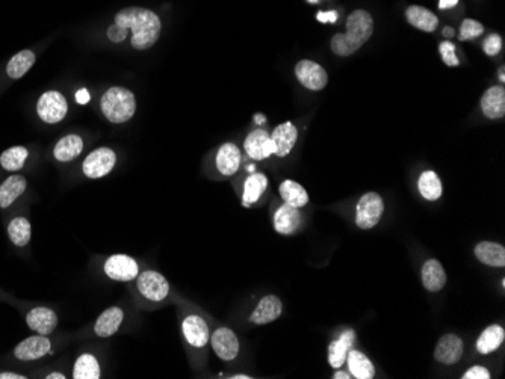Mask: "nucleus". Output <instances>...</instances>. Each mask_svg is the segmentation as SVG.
I'll return each mask as SVG.
<instances>
[{
	"mask_svg": "<svg viewBox=\"0 0 505 379\" xmlns=\"http://www.w3.org/2000/svg\"><path fill=\"white\" fill-rule=\"evenodd\" d=\"M115 24L134 32L130 43L136 50H147L161 37L162 24L159 15L145 8H124L115 15Z\"/></svg>",
	"mask_w": 505,
	"mask_h": 379,
	"instance_id": "nucleus-1",
	"label": "nucleus"
},
{
	"mask_svg": "<svg viewBox=\"0 0 505 379\" xmlns=\"http://www.w3.org/2000/svg\"><path fill=\"white\" fill-rule=\"evenodd\" d=\"M374 34V20L368 11L355 10L346 19L345 34H336L331 38L330 47L335 55L346 57L359 50L363 44H366Z\"/></svg>",
	"mask_w": 505,
	"mask_h": 379,
	"instance_id": "nucleus-2",
	"label": "nucleus"
},
{
	"mask_svg": "<svg viewBox=\"0 0 505 379\" xmlns=\"http://www.w3.org/2000/svg\"><path fill=\"white\" fill-rule=\"evenodd\" d=\"M100 108L105 118L114 124H123L136 112L135 94L123 86H112L102 95Z\"/></svg>",
	"mask_w": 505,
	"mask_h": 379,
	"instance_id": "nucleus-3",
	"label": "nucleus"
},
{
	"mask_svg": "<svg viewBox=\"0 0 505 379\" xmlns=\"http://www.w3.org/2000/svg\"><path fill=\"white\" fill-rule=\"evenodd\" d=\"M384 213V201L377 192H368L355 205V224L362 230L374 228Z\"/></svg>",
	"mask_w": 505,
	"mask_h": 379,
	"instance_id": "nucleus-4",
	"label": "nucleus"
},
{
	"mask_svg": "<svg viewBox=\"0 0 505 379\" xmlns=\"http://www.w3.org/2000/svg\"><path fill=\"white\" fill-rule=\"evenodd\" d=\"M136 289L143 298L150 302H162L170 295V284L167 278L157 270H144L138 274Z\"/></svg>",
	"mask_w": 505,
	"mask_h": 379,
	"instance_id": "nucleus-5",
	"label": "nucleus"
},
{
	"mask_svg": "<svg viewBox=\"0 0 505 379\" xmlns=\"http://www.w3.org/2000/svg\"><path fill=\"white\" fill-rule=\"evenodd\" d=\"M69 112V103L61 93L57 91H47L39 97L37 103V113L46 124H56L61 122Z\"/></svg>",
	"mask_w": 505,
	"mask_h": 379,
	"instance_id": "nucleus-6",
	"label": "nucleus"
},
{
	"mask_svg": "<svg viewBox=\"0 0 505 379\" xmlns=\"http://www.w3.org/2000/svg\"><path fill=\"white\" fill-rule=\"evenodd\" d=\"M117 163V154L109 147H100L97 150L91 151L87 159L82 163V169L88 178H102L109 174Z\"/></svg>",
	"mask_w": 505,
	"mask_h": 379,
	"instance_id": "nucleus-7",
	"label": "nucleus"
},
{
	"mask_svg": "<svg viewBox=\"0 0 505 379\" xmlns=\"http://www.w3.org/2000/svg\"><path fill=\"white\" fill-rule=\"evenodd\" d=\"M103 270L106 277L114 281L129 283L136 279L139 274V266L134 257L126 254H114L105 261Z\"/></svg>",
	"mask_w": 505,
	"mask_h": 379,
	"instance_id": "nucleus-8",
	"label": "nucleus"
},
{
	"mask_svg": "<svg viewBox=\"0 0 505 379\" xmlns=\"http://www.w3.org/2000/svg\"><path fill=\"white\" fill-rule=\"evenodd\" d=\"M209 343L212 344V349L220 360L222 361H233L241 351V344H239L238 335L233 329L227 326H220L211 334Z\"/></svg>",
	"mask_w": 505,
	"mask_h": 379,
	"instance_id": "nucleus-9",
	"label": "nucleus"
},
{
	"mask_svg": "<svg viewBox=\"0 0 505 379\" xmlns=\"http://www.w3.org/2000/svg\"><path fill=\"white\" fill-rule=\"evenodd\" d=\"M295 76L298 82L310 91H321L328 84V74L318 62L303 59L295 65Z\"/></svg>",
	"mask_w": 505,
	"mask_h": 379,
	"instance_id": "nucleus-10",
	"label": "nucleus"
},
{
	"mask_svg": "<svg viewBox=\"0 0 505 379\" xmlns=\"http://www.w3.org/2000/svg\"><path fill=\"white\" fill-rule=\"evenodd\" d=\"M181 333L189 346L195 349H203L211 340L209 325L198 315H189L181 322Z\"/></svg>",
	"mask_w": 505,
	"mask_h": 379,
	"instance_id": "nucleus-11",
	"label": "nucleus"
},
{
	"mask_svg": "<svg viewBox=\"0 0 505 379\" xmlns=\"http://www.w3.org/2000/svg\"><path fill=\"white\" fill-rule=\"evenodd\" d=\"M52 351V343L47 335H32L20 342L14 349V357L20 361H35L46 357Z\"/></svg>",
	"mask_w": 505,
	"mask_h": 379,
	"instance_id": "nucleus-12",
	"label": "nucleus"
},
{
	"mask_svg": "<svg viewBox=\"0 0 505 379\" xmlns=\"http://www.w3.org/2000/svg\"><path fill=\"white\" fill-rule=\"evenodd\" d=\"M463 351H465V344L459 335L455 334H445L438 339L436 348H434V358L441 362V364L452 366L463 357Z\"/></svg>",
	"mask_w": 505,
	"mask_h": 379,
	"instance_id": "nucleus-13",
	"label": "nucleus"
},
{
	"mask_svg": "<svg viewBox=\"0 0 505 379\" xmlns=\"http://www.w3.org/2000/svg\"><path fill=\"white\" fill-rule=\"evenodd\" d=\"M244 150L248 154V158L253 160L268 159L269 156L274 154L271 135L262 129L251 131V133L245 138Z\"/></svg>",
	"mask_w": 505,
	"mask_h": 379,
	"instance_id": "nucleus-14",
	"label": "nucleus"
},
{
	"mask_svg": "<svg viewBox=\"0 0 505 379\" xmlns=\"http://www.w3.org/2000/svg\"><path fill=\"white\" fill-rule=\"evenodd\" d=\"M283 313V302L276 295H267L253 310L250 322L254 325H268L277 320Z\"/></svg>",
	"mask_w": 505,
	"mask_h": 379,
	"instance_id": "nucleus-15",
	"label": "nucleus"
},
{
	"mask_svg": "<svg viewBox=\"0 0 505 379\" xmlns=\"http://www.w3.org/2000/svg\"><path fill=\"white\" fill-rule=\"evenodd\" d=\"M241 160L242 156L239 147L233 142H226L218 148L217 158H215V165H217L220 174L230 177L236 174L239 167H241Z\"/></svg>",
	"mask_w": 505,
	"mask_h": 379,
	"instance_id": "nucleus-16",
	"label": "nucleus"
},
{
	"mask_svg": "<svg viewBox=\"0 0 505 379\" xmlns=\"http://www.w3.org/2000/svg\"><path fill=\"white\" fill-rule=\"evenodd\" d=\"M271 139L272 147H274V156L286 158L296 144L298 130L291 121H286L274 129V131L271 133Z\"/></svg>",
	"mask_w": 505,
	"mask_h": 379,
	"instance_id": "nucleus-17",
	"label": "nucleus"
},
{
	"mask_svg": "<svg viewBox=\"0 0 505 379\" xmlns=\"http://www.w3.org/2000/svg\"><path fill=\"white\" fill-rule=\"evenodd\" d=\"M124 322V311L123 308L114 306L106 308L100 316L97 317L94 324V334L100 339H109L118 331Z\"/></svg>",
	"mask_w": 505,
	"mask_h": 379,
	"instance_id": "nucleus-18",
	"label": "nucleus"
},
{
	"mask_svg": "<svg viewBox=\"0 0 505 379\" xmlns=\"http://www.w3.org/2000/svg\"><path fill=\"white\" fill-rule=\"evenodd\" d=\"M28 326L41 335H48L55 331L57 326L56 313L47 307L32 308L26 316Z\"/></svg>",
	"mask_w": 505,
	"mask_h": 379,
	"instance_id": "nucleus-19",
	"label": "nucleus"
},
{
	"mask_svg": "<svg viewBox=\"0 0 505 379\" xmlns=\"http://www.w3.org/2000/svg\"><path fill=\"white\" fill-rule=\"evenodd\" d=\"M301 225V212L294 205L283 204L277 209L274 215L276 232L285 236L294 234Z\"/></svg>",
	"mask_w": 505,
	"mask_h": 379,
	"instance_id": "nucleus-20",
	"label": "nucleus"
},
{
	"mask_svg": "<svg viewBox=\"0 0 505 379\" xmlns=\"http://www.w3.org/2000/svg\"><path fill=\"white\" fill-rule=\"evenodd\" d=\"M481 112L488 120H501L505 115V89L502 86L488 88L481 97Z\"/></svg>",
	"mask_w": 505,
	"mask_h": 379,
	"instance_id": "nucleus-21",
	"label": "nucleus"
},
{
	"mask_svg": "<svg viewBox=\"0 0 505 379\" xmlns=\"http://www.w3.org/2000/svg\"><path fill=\"white\" fill-rule=\"evenodd\" d=\"M422 286L425 287L428 292H441L446 284V272L442 266V263L436 259H429L424 263L420 270Z\"/></svg>",
	"mask_w": 505,
	"mask_h": 379,
	"instance_id": "nucleus-22",
	"label": "nucleus"
},
{
	"mask_svg": "<svg viewBox=\"0 0 505 379\" xmlns=\"http://www.w3.org/2000/svg\"><path fill=\"white\" fill-rule=\"evenodd\" d=\"M355 334L353 329H346L341 334L339 339H336L335 342H331L328 346V364L333 369H341L345 361H346V355H348V351L351 349V346L354 343Z\"/></svg>",
	"mask_w": 505,
	"mask_h": 379,
	"instance_id": "nucleus-23",
	"label": "nucleus"
},
{
	"mask_svg": "<svg viewBox=\"0 0 505 379\" xmlns=\"http://www.w3.org/2000/svg\"><path fill=\"white\" fill-rule=\"evenodd\" d=\"M28 187V180L20 174H12L0 185V207L8 209L17 201Z\"/></svg>",
	"mask_w": 505,
	"mask_h": 379,
	"instance_id": "nucleus-24",
	"label": "nucleus"
},
{
	"mask_svg": "<svg viewBox=\"0 0 505 379\" xmlns=\"http://www.w3.org/2000/svg\"><path fill=\"white\" fill-rule=\"evenodd\" d=\"M475 257L486 266L504 268L505 248L496 242H479L475 246Z\"/></svg>",
	"mask_w": 505,
	"mask_h": 379,
	"instance_id": "nucleus-25",
	"label": "nucleus"
},
{
	"mask_svg": "<svg viewBox=\"0 0 505 379\" xmlns=\"http://www.w3.org/2000/svg\"><path fill=\"white\" fill-rule=\"evenodd\" d=\"M405 17L413 28L424 32H434L438 26V19L434 12L424 6L411 5L405 11Z\"/></svg>",
	"mask_w": 505,
	"mask_h": 379,
	"instance_id": "nucleus-26",
	"label": "nucleus"
},
{
	"mask_svg": "<svg viewBox=\"0 0 505 379\" xmlns=\"http://www.w3.org/2000/svg\"><path fill=\"white\" fill-rule=\"evenodd\" d=\"M268 177L262 174V172H253L251 176H248L245 183H244V194H242V204L245 207H250V205L258 203L263 192L268 189Z\"/></svg>",
	"mask_w": 505,
	"mask_h": 379,
	"instance_id": "nucleus-27",
	"label": "nucleus"
},
{
	"mask_svg": "<svg viewBox=\"0 0 505 379\" xmlns=\"http://www.w3.org/2000/svg\"><path fill=\"white\" fill-rule=\"evenodd\" d=\"M84 150V139L79 135H67L61 138L53 148V156L57 162H71Z\"/></svg>",
	"mask_w": 505,
	"mask_h": 379,
	"instance_id": "nucleus-28",
	"label": "nucleus"
},
{
	"mask_svg": "<svg viewBox=\"0 0 505 379\" xmlns=\"http://www.w3.org/2000/svg\"><path fill=\"white\" fill-rule=\"evenodd\" d=\"M278 192H280L281 200L285 201V204L294 205V207H296V209H301L309 203L308 191H305V189L298 183V181L285 180L283 183L280 185Z\"/></svg>",
	"mask_w": 505,
	"mask_h": 379,
	"instance_id": "nucleus-29",
	"label": "nucleus"
},
{
	"mask_svg": "<svg viewBox=\"0 0 505 379\" xmlns=\"http://www.w3.org/2000/svg\"><path fill=\"white\" fill-rule=\"evenodd\" d=\"M504 339H505V331L501 325L487 326L478 337L477 351L479 353H483V355H488V353L499 349V346L504 343Z\"/></svg>",
	"mask_w": 505,
	"mask_h": 379,
	"instance_id": "nucleus-30",
	"label": "nucleus"
},
{
	"mask_svg": "<svg viewBox=\"0 0 505 379\" xmlns=\"http://www.w3.org/2000/svg\"><path fill=\"white\" fill-rule=\"evenodd\" d=\"M74 379H98L102 378L100 362L93 355V353H82L78 357L73 367Z\"/></svg>",
	"mask_w": 505,
	"mask_h": 379,
	"instance_id": "nucleus-31",
	"label": "nucleus"
},
{
	"mask_svg": "<svg viewBox=\"0 0 505 379\" xmlns=\"http://www.w3.org/2000/svg\"><path fill=\"white\" fill-rule=\"evenodd\" d=\"M418 189L422 198L427 201H437L443 194L442 181L434 171H424L419 176Z\"/></svg>",
	"mask_w": 505,
	"mask_h": 379,
	"instance_id": "nucleus-32",
	"label": "nucleus"
},
{
	"mask_svg": "<svg viewBox=\"0 0 505 379\" xmlns=\"http://www.w3.org/2000/svg\"><path fill=\"white\" fill-rule=\"evenodd\" d=\"M35 61H37L35 53L29 50V48H24V50L19 52L17 55H14L10 62H8L6 74L14 80L21 79L24 74L32 68V65L35 64Z\"/></svg>",
	"mask_w": 505,
	"mask_h": 379,
	"instance_id": "nucleus-33",
	"label": "nucleus"
},
{
	"mask_svg": "<svg viewBox=\"0 0 505 379\" xmlns=\"http://www.w3.org/2000/svg\"><path fill=\"white\" fill-rule=\"evenodd\" d=\"M346 361H348L350 372L354 378H357V379H372L375 376L374 364H372L371 360L363 352L350 349L348 355H346Z\"/></svg>",
	"mask_w": 505,
	"mask_h": 379,
	"instance_id": "nucleus-34",
	"label": "nucleus"
},
{
	"mask_svg": "<svg viewBox=\"0 0 505 379\" xmlns=\"http://www.w3.org/2000/svg\"><path fill=\"white\" fill-rule=\"evenodd\" d=\"M32 236V227L30 222L26 218H14L10 224H8V237L10 241L19 246V248H23L26 246L30 241Z\"/></svg>",
	"mask_w": 505,
	"mask_h": 379,
	"instance_id": "nucleus-35",
	"label": "nucleus"
},
{
	"mask_svg": "<svg viewBox=\"0 0 505 379\" xmlns=\"http://www.w3.org/2000/svg\"><path fill=\"white\" fill-rule=\"evenodd\" d=\"M29 156V151L26 147L15 145L8 148L2 154H0V165L5 171H19L24 167V162H26Z\"/></svg>",
	"mask_w": 505,
	"mask_h": 379,
	"instance_id": "nucleus-36",
	"label": "nucleus"
},
{
	"mask_svg": "<svg viewBox=\"0 0 505 379\" xmlns=\"http://www.w3.org/2000/svg\"><path fill=\"white\" fill-rule=\"evenodd\" d=\"M484 34V26L477 20L466 19L461 23L460 29V41H470Z\"/></svg>",
	"mask_w": 505,
	"mask_h": 379,
	"instance_id": "nucleus-37",
	"label": "nucleus"
},
{
	"mask_svg": "<svg viewBox=\"0 0 505 379\" xmlns=\"http://www.w3.org/2000/svg\"><path fill=\"white\" fill-rule=\"evenodd\" d=\"M438 52H441L442 59L448 67H459L460 61L457 55H455V46L451 41H443V43H441V46H438Z\"/></svg>",
	"mask_w": 505,
	"mask_h": 379,
	"instance_id": "nucleus-38",
	"label": "nucleus"
},
{
	"mask_svg": "<svg viewBox=\"0 0 505 379\" xmlns=\"http://www.w3.org/2000/svg\"><path fill=\"white\" fill-rule=\"evenodd\" d=\"M502 48V38L498 34H492L483 43V50L487 56H496Z\"/></svg>",
	"mask_w": 505,
	"mask_h": 379,
	"instance_id": "nucleus-39",
	"label": "nucleus"
},
{
	"mask_svg": "<svg viewBox=\"0 0 505 379\" xmlns=\"http://www.w3.org/2000/svg\"><path fill=\"white\" fill-rule=\"evenodd\" d=\"M127 30L129 29L121 28V26H118V24H114V26L107 29V38H109V41H112V43H115V44L123 43V41L127 38Z\"/></svg>",
	"mask_w": 505,
	"mask_h": 379,
	"instance_id": "nucleus-40",
	"label": "nucleus"
},
{
	"mask_svg": "<svg viewBox=\"0 0 505 379\" xmlns=\"http://www.w3.org/2000/svg\"><path fill=\"white\" fill-rule=\"evenodd\" d=\"M463 379H490V372L483 366H475L470 367L469 370H466L465 375L461 376Z\"/></svg>",
	"mask_w": 505,
	"mask_h": 379,
	"instance_id": "nucleus-41",
	"label": "nucleus"
},
{
	"mask_svg": "<svg viewBox=\"0 0 505 379\" xmlns=\"http://www.w3.org/2000/svg\"><path fill=\"white\" fill-rule=\"evenodd\" d=\"M318 21L321 23H335L337 20V12L330 11V12H318L317 15Z\"/></svg>",
	"mask_w": 505,
	"mask_h": 379,
	"instance_id": "nucleus-42",
	"label": "nucleus"
},
{
	"mask_svg": "<svg viewBox=\"0 0 505 379\" xmlns=\"http://www.w3.org/2000/svg\"><path fill=\"white\" fill-rule=\"evenodd\" d=\"M76 100H78V103H80V104H85V103H88V100H89V94H88V91H85V89H80V91H78V94H76Z\"/></svg>",
	"mask_w": 505,
	"mask_h": 379,
	"instance_id": "nucleus-43",
	"label": "nucleus"
},
{
	"mask_svg": "<svg viewBox=\"0 0 505 379\" xmlns=\"http://www.w3.org/2000/svg\"><path fill=\"white\" fill-rule=\"evenodd\" d=\"M28 376L20 375V373H14V372H2L0 373V379H26Z\"/></svg>",
	"mask_w": 505,
	"mask_h": 379,
	"instance_id": "nucleus-44",
	"label": "nucleus"
},
{
	"mask_svg": "<svg viewBox=\"0 0 505 379\" xmlns=\"http://www.w3.org/2000/svg\"><path fill=\"white\" fill-rule=\"evenodd\" d=\"M457 3L459 0H441V2H438V8H441V10H448V8H454Z\"/></svg>",
	"mask_w": 505,
	"mask_h": 379,
	"instance_id": "nucleus-45",
	"label": "nucleus"
},
{
	"mask_svg": "<svg viewBox=\"0 0 505 379\" xmlns=\"http://www.w3.org/2000/svg\"><path fill=\"white\" fill-rule=\"evenodd\" d=\"M333 378L335 379H350L351 376L348 373H346V372H341V370L337 369V372L333 375Z\"/></svg>",
	"mask_w": 505,
	"mask_h": 379,
	"instance_id": "nucleus-46",
	"label": "nucleus"
},
{
	"mask_svg": "<svg viewBox=\"0 0 505 379\" xmlns=\"http://www.w3.org/2000/svg\"><path fill=\"white\" fill-rule=\"evenodd\" d=\"M46 378L47 379H65V375L60 373V372H53V373H48Z\"/></svg>",
	"mask_w": 505,
	"mask_h": 379,
	"instance_id": "nucleus-47",
	"label": "nucleus"
},
{
	"mask_svg": "<svg viewBox=\"0 0 505 379\" xmlns=\"http://www.w3.org/2000/svg\"><path fill=\"white\" fill-rule=\"evenodd\" d=\"M443 35H445V37H452V35H454V29H451V28H446V29H443Z\"/></svg>",
	"mask_w": 505,
	"mask_h": 379,
	"instance_id": "nucleus-48",
	"label": "nucleus"
},
{
	"mask_svg": "<svg viewBox=\"0 0 505 379\" xmlns=\"http://www.w3.org/2000/svg\"><path fill=\"white\" fill-rule=\"evenodd\" d=\"M254 120H256V122H258V124H263V122H265V117H262V115H256Z\"/></svg>",
	"mask_w": 505,
	"mask_h": 379,
	"instance_id": "nucleus-49",
	"label": "nucleus"
},
{
	"mask_svg": "<svg viewBox=\"0 0 505 379\" xmlns=\"http://www.w3.org/2000/svg\"><path fill=\"white\" fill-rule=\"evenodd\" d=\"M231 379H250L251 376H248V375H233V376H230Z\"/></svg>",
	"mask_w": 505,
	"mask_h": 379,
	"instance_id": "nucleus-50",
	"label": "nucleus"
},
{
	"mask_svg": "<svg viewBox=\"0 0 505 379\" xmlns=\"http://www.w3.org/2000/svg\"><path fill=\"white\" fill-rule=\"evenodd\" d=\"M499 80H501V82H504V80H505V68H504V67H501V68H499Z\"/></svg>",
	"mask_w": 505,
	"mask_h": 379,
	"instance_id": "nucleus-51",
	"label": "nucleus"
},
{
	"mask_svg": "<svg viewBox=\"0 0 505 379\" xmlns=\"http://www.w3.org/2000/svg\"><path fill=\"white\" fill-rule=\"evenodd\" d=\"M308 2H309V3H317L318 0H308Z\"/></svg>",
	"mask_w": 505,
	"mask_h": 379,
	"instance_id": "nucleus-52",
	"label": "nucleus"
}]
</instances>
